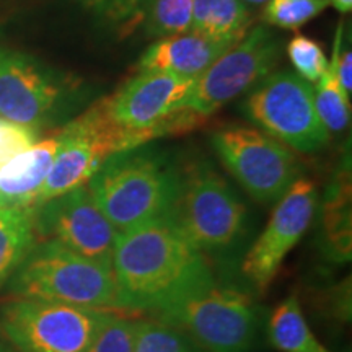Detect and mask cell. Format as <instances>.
I'll use <instances>...</instances> for the list:
<instances>
[{
  "mask_svg": "<svg viewBox=\"0 0 352 352\" xmlns=\"http://www.w3.org/2000/svg\"><path fill=\"white\" fill-rule=\"evenodd\" d=\"M328 7V0H270L263 10V20L267 25L294 32L321 15Z\"/></svg>",
  "mask_w": 352,
  "mask_h": 352,
  "instance_id": "obj_23",
  "label": "cell"
},
{
  "mask_svg": "<svg viewBox=\"0 0 352 352\" xmlns=\"http://www.w3.org/2000/svg\"><path fill=\"white\" fill-rule=\"evenodd\" d=\"M111 270L122 310L164 314L214 283L206 254L168 214L118 233Z\"/></svg>",
  "mask_w": 352,
  "mask_h": 352,
  "instance_id": "obj_1",
  "label": "cell"
},
{
  "mask_svg": "<svg viewBox=\"0 0 352 352\" xmlns=\"http://www.w3.org/2000/svg\"><path fill=\"white\" fill-rule=\"evenodd\" d=\"M80 78L26 52L0 47V118L39 131L60 122L85 101Z\"/></svg>",
  "mask_w": 352,
  "mask_h": 352,
  "instance_id": "obj_4",
  "label": "cell"
},
{
  "mask_svg": "<svg viewBox=\"0 0 352 352\" xmlns=\"http://www.w3.org/2000/svg\"><path fill=\"white\" fill-rule=\"evenodd\" d=\"M145 0H101L98 15L113 23L127 26L142 19Z\"/></svg>",
  "mask_w": 352,
  "mask_h": 352,
  "instance_id": "obj_27",
  "label": "cell"
},
{
  "mask_svg": "<svg viewBox=\"0 0 352 352\" xmlns=\"http://www.w3.org/2000/svg\"><path fill=\"white\" fill-rule=\"evenodd\" d=\"M279 56L280 41L276 34L264 25L254 26L197 78L184 108L204 118L219 111L270 76Z\"/></svg>",
  "mask_w": 352,
  "mask_h": 352,
  "instance_id": "obj_12",
  "label": "cell"
},
{
  "mask_svg": "<svg viewBox=\"0 0 352 352\" xmlns=\"http://www.w3.org/2000/svg\"><path fill=\"white\" fill-rule=\"evenodd\" d=\"M270 340L280 352H329L308 327L296 294L289 296L272 311Z\"/></svg>",
  "mask_w": 352,
  "mask_h": 352,
  "instance_id": "obj_18",
  "label": "cell"
},
{
  "mask_svg": "<svg viewBox=\"0 0 352 352\" xmlns=\"http://www.w3.org/2000/svg\"><path fill=\"white\" fill-rule=\"evenodd\" d=\"M111 311L19 298L0 308V331L20 352H85Z\"/></svg>",
  "mask_w": 352,
  "mask_h": 352,
  "instance_id": "obj_7",
  "label": "cell"
},
{
  "mask_svg": "<svg viewBox=\"0 0 352 352\" xmlns=\"http://www.w3.org/2000/svg\"><path fill=\"white\" fill-rule=\"evenodd\" d=\"M139 320L111 314L85 352H134Z\"/></svg>",
  "mask_w": 352,
  "mask_h": 352,
  "instance_id": "obj_24",
  "label": "cell"
},
{
  "mask_svg": "<svg viewBox=\"0 0 352 352\" xmlns=\"http://www.w3.org/2000/svg\"><path fill=\"white\" fill-rule=\"evenodd\" d=\"M134 352H196L186 333L168 321L139 320Z\"/></svg>",
  "mask_w": 352,
  "mask_h": 352,
  "instance_id": "obj_22",
  "label": "cell"
},
{
  "mask_svg": "<svg viewBox=\"0 0 352 352\" xmlns=\"http://www.w3.org/2000/svg\"><path fill=\"white\" fill-rule=\"evenodd\" d=\"M0 352H15V351H13L10 346L3 344V342H2V341H0Z\"/></svg>",
  "mask_w": 352,
  "mask_h": 352,
  "instance_id": "obj_31",
  "label": "cell"
},
{
  "mask_svg": "<svg viewBox=\"0 0 352 352\" xmlns=\"http://www.w3.org/2000/svg\"><path fill=\"white\" fill-rule=\"evenodd\" d=\"M19 298H39L87 308H111L116 285L111 266L70 252L52 240L33 243L8 279Z\"/></svg>",
  "mask_w": 352,
  "mask_h": 352,
  "instance_id": "obj_3",
  "label": "cell"
},
{
  "mask_svg": "<svg viewBox=\"0 0 352 352\" xmlns=\"http://www.w3.org/2000/svg\"><path fill=\"white\" fill-rule=\"evenodd\" d=\"M243 3H253V6H259V3H267L270 0H241Z\"/></svg>",
  "mask_w": 352,
  "mask_h": 352,
  "instance_id": "obj_30",
  "label": "cell"
},
{
  "mask_svg": "<svg viewBox=\"0 0 352 352\" xmlns=\"http://www.w3.org/2000/svg\"><path fill=\"white\" fill-rule=\"evenodd\" d=\"M230 47L232 44L214 41L195 32L175 34L147 47L140 56L138 69L139 72H168L199 78Z\"/></svg>",
  "mask_w": 352,
  "mask_h": 352,
  "instance_id": "obj_15",
  "label": "cell"
},
{
  "mask_svg": "<svg viewBox=\"0 0 352 352\" xmlns=\"http://www.w3.org/2000/svg\"><path fill=\"white\" fill-rule=\"evenodd\" d=\"M142 19L148 36L168 38L191 32L192 0H145Z\"/></svg>",
  "mask_w": 352,
  "mask_h": 352,
  "instance_id": "obj_21",
  "label": "cell"
},
{
  "mask_svg": "<svg viewBox=\"0 0 352 352\" xmlns=\"http://www.w3.org/2000/svg\"><path fill=\"white\" fill-rule=\"evenodd\" d=\"M245 113L267 135L300 153L327 147L329 132L315 108L314 87L290 70L271 74L245 101Z\"/></svg>",
  "mask_w": 352,
  "mask_h": 352,
  "instance_id": "obj_9",
  "label": "cell"
},
{
  "mask_svg": "<svg viewBox=\"0 0 352 352\" xmlns=\"http://www.w3.org/2000/svg\"><path fill=\"white\" fill-rule=\"evenodd\" d=\"M212 147L233 178L263 204L279 201L300 175V165L287 145L254 127H220L212 134Z\"/></svg>",
  "mask_w": 352,
  "mask_h": 352,
  "instance_id": "obj_10",
  "label": "cell"
},
{
  "mask_svg": "<svg viewBox=\"0 0 352 352\" xmlns=\"http://www.w3.org/2000/svg\"><path fill=\"white\" fill-rule=\"evenodd\" d=\"M196 80L168 72H139L118 94L108 96L109 111L126 129L144 132L151 140L188 131L204 118L184 108Z\"/></svg>",
  "mask_w": 352,
  "mask_h": 352,
  "instance_id": "obj_11",
  "label": "cell"
},
{
  "mask_svg": "<svg viewBox=\"0 0 352 352\" xmlns=\"http://www.w3.org/2000/svg\"><path fill=\"white\" fill-rule=\"evenodd\" d=\"M253 13L241 0H192L191 32L236 44L252 30Z\"/></svg>",
  "mask_w": 352,
  "mask_h": 352,
  "instance_id": "obj_17",
  "label": "cell"
},
{
  "mask_svg": "<svg viewBox=\"0 0 352 352\" xmlns=\"http://www.w3.org/2000/svg\"><path fill=\"white\" fill-rule=\"evenodd\" d=\"M315 108L321 122L328 132H342L349 127L351 122V103L349 95L342 91L334 72L333 60L328 63L324 74L316 80L314 87Z\"/></svg>",
  "mask_w": 352,
  "mask_h": 352,
  "instance_id": "obj_20",
  "label": "cell"
},
{
  "mask_svg": "<svg viewBox=\"0 0 352 352\" xmlns=\"http://www.w3.org/2000/svg\"><path fill=\"white\" fill-rule=\"evenodd\" d=\"M34 209H0V287L34 243Z\"/></svg>",
  "mask_w": 352,
  "mask_h": 352,
  "instance_id": "obj_19",
  "label": "cell"
},
{
  "mask_svg": "<svg viewBox=\"0 0 352 352\" xmlns=\"http://www.w3.org/2000/svg\"><path fill=\"white\" fill-rule=\"evenodd\" d=\"M170 217L204 254H228L248 232V209L222 175L208 164L182 168Z\"/></svg>",
  "mask_w": 352,
  "mask_h": 352,
  "instance_id": "obj_5",
  "label": "cell"
},
{
  "mask_svg": "<svg viewBox=\"0 0 352 352\" xmlns=\"http://www.w3.org/2000/svg\"><path fill=\"white\" fill-rule=\"evenodd\" d=\"M57 148V135L38 140L0 168V209H34Z\"/></svg>",
  "mask_w": 352,
  "mask_h": 352,
  "instance_id": "obj_16",
  "label": "cell"
},
{
  "mask_svg": "<svg viewBox=\"0 0 352 352\" xmlns=\"http://www.w3.org/2000/svg\"><path fill=\"white\" fill-rule=\"evenodd\" d=\"M328 2L341 13H349L352 10V0H328Z\"/></svg>",
  "mask_w": 352,
  "mask_h": 352,
  "instance_id": "obj_28",
  "label": "cell"
},
{
  "mask_svg": "<svg viewBox=\"0 0 352 352\" xmlns=\"http://www.w3.org/2000/svg\"><path fill=\"white\" fill-rule=\"evenodd\" d=\"M80 2H82L85 7L91 8V10H95L96 13H98L100 6H101V0H80Z\"/></svg>",
  "mask_w": 352,
  "mask_h": 352,
  "instance_id": "obj_29",
  "label": "cell"
},
{
  "mask_svg": "<svg viewBox=\"0 0 352 352\" xmlns=\"http://www.w3.org/2000/svg\"><path fill=\"white\" fill-rule=\"evenodd\" d=\"M287 54L290 63L297 70V76L305 78L307 82H316L323 76L328 67L327 56L323 47L315 39L297 34L287 44Z\"/></svg>",
  "mask_w": 352,
  "mask_h": 352,
  "instance_id": "obj_25",
  "label": "cell"
},
{
  "mask_svg": "<svg viewBox=\"0 0 352 352\" xmlns=\"http://www.w3.org/2000/svg\"><path fill=\"white\" fill-rule=\"evenodd\" d=\"M160 318L191 334L209 352H250L259 328L253 298L215 280L175 303Z\"/></svg>",
  "mask_w": 352,
  "mask_h": 352,
  "instance_id": "obj_8",
  "label": "cell"
},
{
  "mask_svg": "<svg viewBox=\"0 0 352 352\" xmlns=\"http://www.w3.org/2000/svg\"><path fill=\"white\" fill-rule=\"evenodd\" d=\"M38 142V131L0 118V168Z\"/></svg>",
  "mask_w": 352,
  "mask_h": 352,
  "instance_id": "obj_26",
  "label": "cell"
},
{
  "mask_svg": "<svg viewBox=\"0 0 352 352\" xmlns=\"http://www.w3.org/2000/svg\"><path fill=\"white\" fill-rule=\"evenodd\" d=\"M182 168L162 152L140 147L109 157L87 188L118 232L170 214Z\"/></svg>",
  "mask_w": 352,
  "mask_h": 352,
  "instance_id": "obj_2",
  "label": "cell"
},
{
  "mask_svg": "<svg viewBox=\"0 0 352 352\" xmlns=\"http://www.w3.org/2000/svg\"><path fill=\"white\" fill-rule=\"evenodd\" d=\"M34 233L70 252L111 266L118 232L101 212L87 184L52 197L34 209Z\"/></svg>",
  "mask_w": 352,
  "mask_h": 352,
  "instance_id": "obj_13",
  "label": "cell"
},
{
  "mask_svg": "<svg viewBox=\"0 0 352 352\" xmlns=\"http://www.w3.org/2000/svg\"><path fill=\"white\" fill-rule=\"evenodd\" d=\"M318 204L314 182L297 178L277 201L270 222L241 261V272L259 290L270 287L284 259L310 227Z\"/></svg>",
  "mask_w": 352,
  "mask_h": 352,
  "instance_id": "obj_14",
  "label": "cell"
},
{
  "mask_svg": "<svg viewBox=\"0 0 352 352\" xmlns=\"http://www.w3.org/2000/svg\"><path fill=\"white\" fill-rule=\"evenodd\" d=\"M59 148L50 173L39 188L36 206L83 186L109 157L148 142L144 132L126 129L109 111L108 96L69 121L59 134Z\"/></svg>",
  "mask_w": 352,
  "mask_h": 352,
  "instance_id": "obj_6",
  "label": "cell"
}]
</instances>
